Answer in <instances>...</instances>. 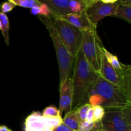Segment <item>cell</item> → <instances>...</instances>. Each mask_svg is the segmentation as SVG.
Masks as SVG:
<instances>
[{
    "instance_id": "6da1fadb",
    "label": "cell",
    "mask_w": 131,
    "mask_h": 131,
    "mask_svg": "<svg viewBox=\"0 0 131 131\" xmlns=\"http://www.w3.org/2000/svg\"><path fill=\"white\" fill-rule=\"evenodd\" d=\"M75 67L72 79L73 97L70 111L88 103L94 93V86L99 74L89 65L81 49L75 57Z\"/></svg>"
},
{
    "instance_id": "7a4b0ae2",
    "label": "cell",
    "mask_w": 131,
    "mask_h": 131,
    "mask_svg": "<svg viewBox=\"0 0 131 131\" xmlns=\"http://www.w3.org/2000/svg\"><path fill=\"white\" fill-rule=\"evenodd\" d=\"M102 99L101 106L104 108L121 110L131 106V96L99 75L94 86V93Z\"/></svg>"
},
{
    "instance_id": "3957f363",
    "label": "cell",
    "mask_w": 131,
    "mask_h": 131,
    "mask_svg": "<svg viewBox=\"0 0 131 131\" xmlns=\"http://www.w3.org/2000/svg\"><path fill=\"white\" fill-rule=\"evenodd\" d=\"M38 18L48 30L50 37L53 42L58 63L60 71V84H61L70 78L72 67L75 58L70 54L67 47L60 39L54 26L52 19L49 17L44 16H38Z\"/></svg>"
},
{
    "instance_id": "277c9868",
    "label": "cell",
    "mask_w": 131,
    "mask_h": 131,
    "mask_svg": "<svg viewBox=\"0 0 131 131\" xmlns=\"http://www.w3.org/2000/svg\"><path fill=\"white\" fill-rule=\"evenodd\" d=\"M81 49L86 60L97 73L99 72L103 47L97 28L82 31Z\"/></svg>"
},
{
    "instance_id": "5b68a950",
    "label": "cell",
    "mask_w": 131,
    "mask_h": 131,
    "mask_svg": "<svg viewBox=\"0 0 131 131\" xmlns=\"http://www.w3.org/2000/svg\"><path fill=\"white\" fill-rule=\"evenodd\" d=\"M58 34L70 54L75 58L81 47L82 31L59 17L52 19Z\"/></svg>"
},
{
    "instance_id": "8992f818",
    "label": "cell",
    "mask_w": 131,
    "mask_h": 131,
    "mask_svg": "<svg viewBox=\"0 0 131 131\" xmlns=\"http://www.w3.org/2000/svg\"><path fill=\"white\" fill-rule=\"evenodd\" d=\"M101 122L104 131H131V106L106 111Z\"/></svg>"
},
{
    "instance_id": "52a82bcc",
    "label": "cell",
    "mask_w": 131,
    "mask_h": 131,
    "mask_svg": "<svg viewBox=\"0 0 131 131\" xmlns=\"http://www.w3.org/2000/svg\"><path fill=\"white\" fill-rule=\"evenodd\" d=\"M62 123L61 116L45 117L38 111H34L25 120V131H52Z\"/></svg>"
},
{
    "instance_id": "ba28073f",
    "label": "cell",
    "mask_w": 131,
    "mask_h": 131,
    "mask_svg": "<svg viewBox=\"0 0 131 131\" xmlns=\"http://www.w3.org/2000/svg\"><path fill=\"white\" fill-rule=\"evenodd\" d=\"M118 3H104L100 0L87 6L85 12L91 23L97 26L99 22L107 16H113L118 8Z\"/></svg>"
},
{
    "instance_id": "9c48e42d",
    "label": "cell",
    "mask_w": 131,
    "mask_h": 131,
    "mask_svg": "<svg viewBox=\"0 0 131 131\" xmlns=\"http://www.w3.org/2000/svg\"><path fill=\"white\" fill-rule=\"evenodd\" d=\"M60 95L59 111L61 116L64 111H66V113H67L71 108L73 97L72 78H69L66 81L60 84Z\"/></svg>"
},
{
    "instance_id": "30bf717a",
    "label": "cell",
    "mask_w": 131,
    "mask_h": 131,
    "mask_svg": "<svg viewBox=\"0 0 131 131\" xmlns=\"http://www.w3.org/2000/svg\"><path fill=\"white\" fill-rule=\"evenodd\" d=\"M99 74L109 83L118 87H120L122 89V81L120 77L118 75L115 69L108 62L103 51H102V56H101V67H100Z\"/></svg>"
},
{
    "instance_id": "8fae6325",
    "label": "cell",
    "mask_w": 131,
    "mask_h": 131,
    "mask_svg": "<svg viewBox=\"0 0 131 131\" xmlns=\"http://www.w3.org/2000/svg\"><path fill=\"white\" fill-rule=\"evenodd\" d=\"M58 17L66 20L72 25L80 29L81 31L97 28V26H95L91 23L85 11L79 13V14L70 13V14H66V15H61Z\"/></svg>"
},
{
    "instance_id": "7c38bea8",
    "label": "cell",
    "mask_w": 131,
    "mask_h": 131,
    "mask_svg": "<svg viewBox=\"0 0 131 131\" xmlns=\"http://www.w3.org/2000/svg\"><path fill=\"white\" fill-rule=\"evenodd\" d=\"M49 6L56 17L70 14L69 3L71 0H38Z\"/></svg>"
},
{
    "instance_id": "4fadbf2b",
    "label": "cell",
    "mask_w": 131,
    "mask_h": 131,
    "mask_svg": "<svg viewBox=\"0 0 131 131\" xmlns=\"http://www.w3.org/2000/svg\"><path fill=\"white\" fill-rule=\"evenodd\" d=\"M62 122L74 131H78L79 123L76 111H70L66 113L65 118H62Z\"/></svg>"
},
{
    "instance_id": "5bb4252c",
    "label": "cell",
    "mask_w": 131,
    "mask_h": 131,
    "mask_svg": "<svg viewBox=\"0 0 131 131\" xmlns=\"http://www.w3.org/2000/svg\"><path fill=\"white\" fill-rule=\"evenodd\" d=\"M31 14L34 15L49 17L51 19L56 17L54 14L52 12L51 9L46 4L42 3L40 5L36 6L31 8Z\"/></svg>"
},
{
    "instance_id": "9a60e30c",
    "label": "cell",
    "mask_w": 131,
    "mask_h": 131,
    "mask_svg": "<svg viewBox=\"0 0 131 131\" xmlns=\"http://www.w3.org/2000/svg\"><path fill=\"white\" fill-rule=\"evenodd\" d=\"M113 16L131 23V6L118 4L117 10Z\"/></svg>"
},
{
    "instance_id": "2e32d148",
    "label": "cell",
    "mask_w": 131,
    "mask_h": 131,
    "mask_svg": "<svg viewBox=\"0 0 131 131\" xmlns=\"http://www.w3.org/2000/svg\"><path fill=\"white\" fill-rule=\"evenodd\" d=\"M0 20L1 23V33L3 36L4 40L7 46H9V29H10V22L6 14L0 12Z\"/></svg>"
},
{
    "instance_id": "e0dca14e",
    "label": "cell",
    "mask_w": 131,
    "mask_h": 131,
    "mask_svg": "<svg viewBox=\"0 0 131 131\" xmlns=\"http://www.w3.org/2000/svg\"><path fill=\"white\" fill-rule=\"evenodd\" d=\"M103 130L101 121H95L93 122H88L84 121L79 125L78 131H100Z\"/></svg>"
},
{
    "instance_id": "ac0fdd59",
    "label": "cell",
    "mask_w": 131,
    "mask_h": 131,
    "mask_svg": "<svg viewBox=\"0 0 131 131\" xmlns=\"http://www.w3.org/2000/svg\"><path fill=\"white\" fill-rule=\"evenodd\" d=\"M13 3L15 6H19L20 7L26 8H32L36 6H38L42 4L38 0H7Z\"/></svg>"
},
{
    "instance_id": "d6986e66",
    "label": "cell",
    "mask_w": 131,
    "mask_h": 131,
    "mask_svg": "<svg viewBox=\"0 0 131 131\" xmlns=\"http://www.w3.org/2000/svg\"><path fill=\"white\" fill-rule=\"evenodd\" d=\"M86 6L83 3L79 0H71L69 3V9L70 13L79 14L85 11Z\"/></svg>"
},
{
    "instance_id": "ffe728a7",
    "label": "cell",
    "mask_w": 131,
    "mask_h": 131,
    "mask_svg": "<svg viewBox=\"0 0 131 131\" xmlns=\"http://www.w3.org/2000/svg\"><path fill=\"white\" fill-rule=\"evenodd\" d=\"M90 106L91 105L89 103H86L75 110L79 124L86 120L87 112H88V109L90 107Z\"/></svg>"
},
{
    "instance_id": "44dd1931",
    "label": "cell",
    "mask_w": 131,
    "mask_h": 131,
    "mask_svg": "<svg viewBox=\"0 0 131 131\" xmlns=\"http://www.w3.org/2000/svg\"><path fill=\"white\" fill-rule=\"evenodd\" d=\"M93 113V119L95 121H101L105 115V109L100 105L92 106Z\"/></svg>"
},
{
    "instance_id": "7402d4cb",
    "label": "cell",
    "mask_w": 131,
    "mask_h": 131,
    "mask_svg": "<svg viewBox=\"0 0 131 131\" xmlns=\"http://www.w3.org/2000/svg\"><path fill=\"white\" fill-rule=\"evenodd\" d=\"M42 115L45 117H57V116H61L59 110L54 106H49L45 108Z\"/></svg>"
},
{
    "instance_id": "603a6c76",
    "label": "cell",
    "mask_w": 131,
    "mask_h": 131,
    "mask_svg": "<svg viewBox=\"0 0 131 131\" xmlns=\"http://www.w3.org/2000/svg\"><path fill=\"white\" fill-rule=\"evenodd\" d=\"M15 6H16L15 5H14L13 3L7 1L3 2L1 4V6H0V9H1V12L6 14V13L12 11Z\"/></svg>"
},
{
    "instance_id": "cb8c5ba5",
    "label": "cell",
    "mask_w": 131,
    "mask_h": 131,
    "mask_svg": "<svg viewBox=\"0 0 131 131\" xmlns=\"http://www.w3.org/2000/svg\"><path fill=\"white\" fill-rule=\"evenodd\" d=\"M52 131H74L72 129H70V127L66 125L65 124H64L63 123H61V124H60L59 125H58L56 127H55L54 129L52 130Z\"/></svg>"
},
{
    "instance_id": "d4e9b609",
    "label": "cell",
    "mask_w": 131,
    "mask_h": 131,
    "mask_svg": "<svg viewBox=\"0 0 131 131\" xmlns=\"http://www.w3.org/2000/svg\"><path fill=\"white\" fill-rule=\"evenodd\" d=\"M85 121L88 122H94V119H93V107H92V106H91L88 109Z\"/></svg>"
},
{
    "instance_id": "484cf974",
    "label": "cell",
    "mask_w": 131,
    "mask_h": 131,
    "mask_svg": "<svg viewBox=\"0 0 131 131\" xmlns=\"http://www.w3.org/2000/svg\"><path fill=\"white\" fill-rule=\"evenodd\" d=\"M117 3L120 5L131 6V0H118Z\"/></svg>"
},
{
    "instance_id": "4316f807",
    "label": "cell",
    "mask_w": 131,
    "mask_h": 131,
    "mask_svg": "<svg viewBox=\"0 0 131 131\" xmlns=\"http://www.w3.org/2000/svg\"><path fill=\"white\" fill-rule=\"evenodd\" d=\"M79 1L83 3L87 7V6H90V5H92V3H93L95 2V1H98V0H79Z\"/></svg>"
},
{
    "instance_id": "83f0119b",
    "label": "cell",
    "mask_w": 131,
    "mask_h": 131,
    "mask_svg": "<svg viewBox=\"0 0 131 131\" xmlns=\"http://www.w3.org/2000/svg\"><path fill=\"white\" fill-rule=\"evenodd\" d=\"M100 1L104 3L113 4V3H117L118 1V0H100Z\"/></svg>"
},
{
    "instance_id": "f1b7e54d",
    "label": "cell",
    "mask_w": 131,
    "mask_h": 131,
    "mask_svg": "<svg viewBox=\"0 0 131 131\" xmlns=\"http://www.w3.org/2000/svg\"><path fill=\"white\" fill-rule=\"evenodd\" d=\"M0 131H12L5 125H0Z\"/></svg>"
},
{
    "instance_id": "f546056e",
    "label": "cell",
    "mask_w": 131,
    "mask_h": 131,
    "mask_svg": "<svg viewBox=\"0 0 131 131\" xmlns=\"http://www.w3.org/2000/svg\"><path fill=\"white\" fill-rule=\"evenodd\" d=\"M1 29V20H0V30Z\"/></svg>"
},
{
    "instance_id": "4dcf8cb0",
    "label": "cell",
    "mask_w": 131,
    "mask_h": 131,
    "mask_svg": "<svg viewBox=\"0 0 131 131\" xmlns=\"http://www.w3.org/2000/svg\"><path fill=\"white\" fill-rule=\"evenodd\" d=\"M100 131H104V130H100Z\"/></svg>"
}]
</instances>
